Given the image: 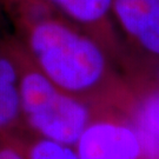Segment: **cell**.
Masks as SVG:
<instances>
[{
    "mask_svg": "<svg viewBox=\"0 0 159 159\" xmlns=\"http://www.w3.org/2000/svg\"><path fill=\"white\" fill-rule=\"evenodd\" d=\"M7 21L38 68L97 111L130 117L136 89L102 46L47 0H4Z\"/></svg>",
    "mask_w": 159,
    "mask_h": 159,
    "instance_id": "obj_1",
    "label": "cell"
},
{
    "mask_svg": "<svg viewBox=\"0 0 159 159\" xmlns=\"http://www.w3.org/2000/svg\"><path fill=\"white\" fill-rule=\"evenodd\" d=\"M8 41L18 68L24 127L38 137L74 146L97 110L40 71L13 34H8Z\"/></svg>",
    "mask_w": 159,
    "mask_h": 159,
    "instance_id": "obj_2",
    "label": "cell"
},
{
    "mask_svg": "<svg viewBox=\"0 0 159 159\" xmlns=\"http://www.w3.org/2000/svg\"><path fill=\"white\" fill-rule=\"evenodd\" d=\"M114 23L133 85L153 80L159 70V0H113Z\"/></svg>",
    "mask_w": 159,
    "mask_h": 159,
    "instance_id": "obj_3",
    "label": "cell"
},
{
    "mask_svg": "<svg viewBox=\"0 0 159 159\" xmlns=\"http://www.w3.org/2000/svg\"><path fill=\"white\" fill-rule=\"evenodd\" d=\"M73 148L80 159H148L136 126L119 111H97Z\"/></svg>",
    "mask_w": 159,
    "mask_h": 159,
    "instance_id": "obj_4",
    "label": "cell"
},
{
    "mask_svg": "<svg viewBox=\"0 0 159 159\" xmlns=\"http://www.w3.org/2000/svg\"><path fill=\"white\" fill-rule=\"evenodd\" d=\"M54 8L96 39L129 78L123 41L114 23L113 0H47ZM130 79V78H129Z\"/></svg>",
    "mask_w": 159,
    "mask_h": 159,
    "instance_id": "obj_5",
    "label": "cell"
},
{
    "mask_svg": "<svg viewBox=\"0 0 159 159\" xmlns=\"http://www.w3.org/2000/svg\"><path fill=\"white\" fill-rule=\"evenodd\" d=\"M136 102L130 119L136 126L148 159H159V83L157 79L134 84Z\"/></svg>",
    "mask_w": 159,
    "mask_h": 159,
    "instance_id": "obj_6",
    "label": "cell"
},
{
    "mask_svg": "<svg viewBox=\"0 0 159 159\" xmlns=\"http://www.w3.org/2000/svg\"><path fill=\"white\" fill-rule=\"evenodd\" d=\"M12 136L20 144L27 159H80L73 146L38 137L26 129Z\"/></svg>",
    "mask_w": 159,
    "mask_h": 159,
    "instance_id": "obj_7",
    "label": "cell"
},
{
    "mask_svg": "<svg viewBox=\"0 0 159 159\" xmlns=\"http://www.w3.org/2000/svg\"><path fill=\"white\" fill-rule=\"evenodd\" d=\"M0 159H27V157L12 134L0 133Z\"/></svg>",
    "mask_w": 159,
    "mask_h": 159,
    "instance_id": "obj_8",
    "label": "cell"
},
{
    "mask_svg": "<svg viewBox=\"0 0 159 159\" xmlns=\"http://www.w3.org/2000/svg\"><path fill=\"white\" fill-rule=\"evenodd\" d=\"M6 23H8V21L6 18L5 10H4V0H0V29H2V26Z\"/></svg>",
    "mask_w": 159,
    "mask_h": 159,
    "instance_id": "obj_9",
    "label": "cell"
},
{
    "mask_svg": "<svg viewBox=\"0 0 159 159\" xmlns=\"http://www.w3.org/2000/svg\"><path fill=\"white\" fill-rule=\"evenodd\" d=\"M157 80H158V83H159V70H158V73H157Z\"/></svg>",
    "mask_w": 159,
    "mask_h": 159,
    "instance_id": "obj_10",
    "label": "cell"
}]
</instances>
